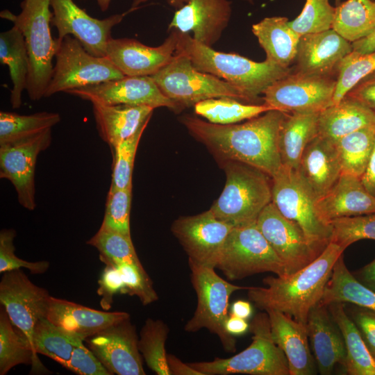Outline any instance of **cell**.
Returning a JSON list of instances; mask_svg holds the SVG:
<instances>
[{
	"label": "cell",
	"mask_w": 375,
	"mask_h": 375,
	"mask_svg": "<svg viewBox=\"0 0 375 375\" xmlns=\"http://www.w3.org/2000/svg\"><path fill=\"white\" fill-rule=\"evenodd\" d=\"M285 114L270 110L240 124H217L190 116L182 122L222 162H243L272 178L283 167L278 138Z\"/></svg>",
	"instance_id": "6da1fadb"
},
{
	"label": "cell",
	"mask_w": 375,
	"mask_h": 375,
	"mask_svg": "<svg viewBox=\"0 0 375 375\" xmlns=\"http://www.w3.org/2000/svg\"><path fill=\"white\" fill-rule=\"evenodd\" d=\"M344 249L329 242L322 253L300 270L283 276H267L266 287H249V299L265 311L273 309L306 324L311 309L319 303L333 268Z\"/></svg>",
	"instance_id": "7a4b0ae2"
},
{
	"label": "cell",
	"mask_w": 375,
	"mask_h": 375,
	"mask_svg": "<svg viewBox=\"0 0 375 375\" xmlns=\"http://www.w3.org/2000/svg\"><path fill=\"white\" fill-rule=\"evenodd\" d=\"M176 50L186 54L198 71L222 78L238 88L250 102L256 101L270 85L292 70L267 59L255 62L236 53L217 51L179 31Z\"/></svg>",
	"instance_id": "3957f363"
},
{
	"label": "cell",
	"mask_w": 375,
	"mask_h": 375,
	"mask_svg": "<svg viewBox=\"0 0 375 375\" xmlns=\"http://www.w3.org/2000/svg\"><path fill=\"white\" fill-rule=\"evenodd\" d=\"M21 7L18 15L6 10L0 15L11 21L24 38L30 62L26 90L30 99L38 101L44 97L51 81L56 49L50 31V0H24Z\"/></svg>",
	"instance_id": "277c9868"
},
{
	"label": "cell",
	"mask_w": 375,
	"mask_h": 375,
	"mask_svg": "<svg viewBox=\"0 0 375 375\" xmlns=\"http://www.w3.org/2000/svg\"><path fill=\"white\" fill-rule=\"evenodd\" d=\"M222 163L226 176L225 186L210 210L217 219L233 227L256 222L272 202L271 177L243 162Z\"/></svg>",
	"instance_id": "5b68a950"
},
{
	"label": "cell",
	"mask_w": 375,
	"mask_h": 375,
	"mask_svg": "<svg viewBox=\"0 0 375 375\" xmlns=\"http://www.w3.org/2000/svg\"><path fill=\"white\" fill-rule=\"evenodd\" d=\"M249 328L252 342L238 354L188 364L203 375H290L285 354L273 340L267 313H258Z\"/></svg>",
	"instance_id": "8992f818"
},
{
	"label": "cell",
	"mask_w": 375,
	"mask_h": 375,
	"mask_svg": "<svg viewBox=\"0 0 375 375\" xmlns=\"http://www.w3.org/2000/svg\"><path fill=\"white\" fill-rule=\"evenodd\" d=\"M151 76L163 94L172 100L180 110L212 98L231 97L250 102L247 96L231 83L196 69L189 57L177 50L172 60Z\"/></svg>",
	"instance_id": "52a82bcc"
},
{
	"label": "cell",
	"mask_w": 375,
	"mask_h": 375,
	"mask_svg": "<svg viewBox=\"0 0 375 375\" xmlns=\"http://www.w3.org/2000/svg\"><path fill=\"white\" fill-rule=\"evenodd\" d=\"M191 282L197 297V304L192 318L184 329L194 333L206 328L219 338L224 350L235 352L236 341L225 328L228 317L230 296L235 292L249 287L233 285L221 278L215 268L189 262Z\"/></svg>",
	"instance_id": "ba28073f"
},
{
	"label": "cell",
	"mask_w": 375,
	"mask_h": 375,
	"mask_svg": "<svg viewBox=\"0 0 375 375\" xmlns=\"http://www.w3.org/2000/svg\"><path fill=\"white\" fill-rule=\"evenodd\" d=\"M217 268L231 281L256 274H287L285 266L265 239L256 222L233 227Z\"/></svg>",
	"instance_id": "9c48e42d"
},
{
	"label": "cell",
	"mask_w": 375,
	"mask_h": 375,
	"mask_svg": "<svg viewBox=\"0 0 375 375\" xmlns=\"http://www.w3.org/2000/svg\"><path fill=\"white\" fill-rule=\"evenodd\" d=\"M56 41V63L44 97L124 76L107 56L90 54L72 35Z\"/></svg>",
	"instance_id": "30bf717a"
},
{
	"label": "cell",
	"mask_w": 375,
	"mask_h": 375,
	"mask_svg": "<svg viewBox=\"0 0 375 375\" xmlns=\"http://www.w3.org/2000/svg\"><path fill=\"white\" fill-rule=\"evenodd\" d=\"M272 202L285 217L297 224L310 243L322 253L331 240V226L319 217L315 200L294 170L283 166L272 178Z\"/></svg>",
	"instance_id": "8fae6325"
},
{
	"label": "cell",
	"mask_w": 375,
	"mask_h": 375,
	"mask_svg": "<svg viewBox=\"0 0 375 375\" xmlns=\"http://www.w3.org/2000/svg\"><path fill=\"white\" fill-rule=\"evenodd\" d=\"M337 85L333 76L292 72L264 92V103L285 113L320 112L333 105Z\"/></svg>",
	"instance_id": "7c38bea8"
},
{
	"label": "cell",
	"mask_w": 375,
	"mask_h": 375,
	"mask_svg": "<svg viewBox=\"0 0 375 375\" xmlns=\"http://www.w3.org/2000/svg\"><path fill=\"white\" fill-rule=\"evenodd\" d=\"M51 297L47 290L33 283L20 269L3 273L1 304L32 347L35 326L40 319L46 317Z\"/></svg>",
	"instance_id": "4fadbf2b"
},
{
	"label": "cell",
	"mask_w": 375,
	"mask_h": 375,
	"mask_svg": "<svg viewBox=\"0 0 375 375\" xmlns=\"http://www.w3.org/2000/svg\"><path fill=\"white\" fill-rule=\"evenodd\" d=\"M233 227L208 210L199 215L179 217L174 222L172 231L188 254L189 262L217 268Z\"/></svg>",
	"instance_id": "5bb4252c"
},
{
	"label": "cell",
	"mask_w": 375,
	"mask_h": 375,
	"mask_svg": "<svg viewBox=\"0 0 375 375\" xmlns=\"http://www.w3.org/2000/svg\"><path fill=\"white\" fill-rule=\"evenodd\" d=\"M51 129L17 142L0 145V178L14 186L19 204L28 210L36 206L35 171L37 158L51 142Z\"/></svg>",
	"instance_id": "9a60e30c"
},
{
	"label": "cell",
	"mask_w": 375,
	"mask_h": 375,
	"mask_svg": "<svg viewBox=\"0 0 375 375\" xmlns=\"http://www.w3.org/2000/svg\"><path fill=\"white\" fill-rule=\"evenodd\" d=\"M256 224L283 262L288 275L303 268L322 253L310 243L302 228L285 217L272 202L260 212Z\"/></svg>",
	"instance_id": "2e32d148"
},
{
	"label": "cell",
	"mask_w": 375,
	"mask_h": 375,
	"mask_svg": "<svg viewBox=\"0 0 375 375\" xmlns=\"http://www.w3.org/2000/svg\"><path fill=\"white\" fill-rule=\"evenodd\" d=\"M50 6L51 24L56 28L58 38L72 35L90 54L106 56L112 28L122 22L124 13L99 19L90 16L73 0H50Z\"/></svg>",
	"instance_id": "e0dca14e"
},
{
	"label": "cell",
	"mask_w": 375,
	"mask_h": 375,
	"mask_svg": "<svg viewBox=\"0 0 375 375\" xmlns=\"http://www.w3.org/2000/svg\"><path fill=\"white\" fill-rule=\"evenodd\" d=\"M67 93L92 103L147 106L154 109L167 107L174 110H180L172 100L163 94L150 76H124L121 78L71 90Z\"/></svg>",
	"instance_id": "ac0fdd59"
},
{
	"label": "cell",
	"mask_w": 375,
	"mask_h": 375,
	"mask_svg": "<svg viewBox=\"0 0 375 375\" xmlns=\"http://www.w3.org/2000/svg\"><path fill=\"white\" fill-rule=\"evenodd\" d=\"M85 340L112 374H146L138 347L139 338L130 318L115 323Z\"/></svg>",
	"instance_id": "d6986e66"
},
{
	"label": "cell",
	"mask_w": 375,
	"mask_h": 375,
	"mask_svg": "<svg viewBox=\"0 0 375 375\" xmlns=\"http://www.w3.org/2000/svg\"><path fill=\"white\" fill-rule=\"evenodd\" d=\"M177 42V30L172 31L163 43L156 47L134 39L111 38L106 56L124 76H151L172 60Z\"/></svg>",
	"instance_id": "ffe728a7"
},
{
	"label": "cell",
	"mask_w": 375,
	"mask_h": 375,
	"mask_svg": "<svg viewBox=\"0 0 375 375\" xmlns=\"http://www.w3.org/2000/svg\"><path fill=\"white\" fill-rule=\"evenodd\" d=\"M231 3L228 0H189L175 12L169 29L192 32L195 40L212 47L228 24Z\"/></svg>",
	"instance_id": "44dd1931"
},
{
	"label": "cell",
	"mask_w": 375,
	"mask_h": 375,
	"mask_svg": "<svg viewBox=\"0 0 375 375\" xmlns=\"http://www.w3.org/2000/svg\"><path fill=\"white\" fill-rule=\"evenodd\" d=\"M352 51V43L333 28L304 34L299 38L292 70L316 76L337 75L338 65Z\"/></svg>",
	"instance_id": "7402d4cb"
},
{
	"label": "cell",
	"mask_w": 375,
	"mask_h": 375,
	"mask_svg": "<svg viewBox=\"0 0 375 375\" xmlns=\"http://www.w3.org/2000/svg\"><path fill=\"white\" fill-rule=\"evenodd\" d=\"M294 172L315 201L322 197L342 174L335 143L317 135L305 147Z\"/></svg>",
	"instance_id": "603a6c76"
},
{
	"label": "cell",
	"mask_w": 375,
	"mask_h": 375,
	"mask_svg": "<svg viewBox=\"0 0 375 375\" xmlns=\"http://www.w3.org/2000/svg\"><path fill=\"white\" fill-rule=\"evenodd\" d=\"M265 312L273 340L287 359L290 375L314 374L316 363L310 351L306 324L276 310Z\"/></svg>",
	"instance_id": "cb8c5ba5"
},
{
	"label": "cell",
	"mask_w": 375,
	"mask_h": 375,
	"mask_svg": "<svg viewBox=\"0 0 375 375\" xmlns=\"http://www.w3.org/2000/svg\"><path fill=\"white\" fill-rule=\"evenodd\" d=\"M306 328L319 372L328 375L337 364L344 367L346 359L344 338L327 306L318 303L311 309Z\"/></svg>",
	"instance_id": "d4e9b609"
},
{
	"label": "cell",
	"mask_w": 375,
	"mask_h": 375,
	"mask_svg": "<svg viewBox=\"0 0 375 375\" xmlns=\"http://www.w3.org/2000/svg\"><path fill=\"white\" fill-rule=\"evenodd\" d=\"M315 204L319 217L328 225L337 218L375 213V197L365 189L360 178L342 173Z\"/></svg>",
	"instance_id": "484cf974"
},
{
	"label": "cell",
	"mask_w": 375,
	"mask_h": 375,
	"mask_svg": "<svg viewBox=\"0 0 375 375\" xmlns=\"http://www.w3.org/2000/svg\"><path fill=\"white\" fill-rule=\"evenodd\" d=\"M46 318L83 340L109 326L130 318L126 312H106L51 297Z\"/></svg>",
	"instance_id": "4316f807"
},
{
	"label": "cell",
	"mask_w": 375,
	"mask_h": 375,
	"mask_svg": "<svg viewBox=\"0 0 375 375\" xmlns=\"http://www.w3.org/2000/svg\"><path fill=\"white\" fill-rule=\"evenodd\" d=\"M92 104L98 133L110 148L148 124L154 110L147 106Z\"/></svg>",
	"instance_id": "83f0119b"
},
{
	"label": "cell",
	"mask_w": 375,
	"mask_h": 375,
	"mask_svg": "<svg viewBox=\"0 0 375 375\" xmlns=\"http://www.w3.org/2000/svg\"><path fill=\"white\" fill-rule=\"evenodd\" d=\"M375 125V112L346 95L319 114L318 135L333 142L362 128Z\"/></svg>",
	"instance_id": "f1b7e54d"
},
{
	"label": "cell",
	"mask_w": 375,
	"mask_h": 375,
	"mask_svg": "<svg viewBox=\"0 0 375 375\" xmlns=\"http://www.w3.org/2000/svg\"><path fill=\"white\" fill-rule=\"evenodd\" d=\"M288 22L285 17H269L252 26L266 59L285 68L294 62L300 38Z\"/></svg>",
	"instance_id": "f546056e"
},
{
	"label": "cell",
	"mask_w": 375,
	"mask_h": 375,
	"mask_svg": "<svg viewBox=\"0 0 375 375\" xmlns=\"http://www.w3.org/2000/svg\"><path fill=\"white\" fill-rule=\"evenodd\" d=\"M319 114H285L279 128L278 138L283 167L297 171L305 147L318 135Z\"/></svg>",
	"instance_id": "4dcf8cb0"
},
{
	"label": "cell",
	"mask_w": 375,
	"mask_h": 375,
	"mask_svg": "<svg viewBox=\"0 0 375 375\" xmlns=\"http://www.w3.org/2000/svg\"><path fill=\"white\" fill-rule=\"evenodd\" d=\"M328 310L340 330L346 348L344 368L349 375H375V358L369 351L358 328L348 315L344 303H332Z\"/></svg>",
	"instance_id": "1f68e13d"
},
{
	"label": "cell",
	"mask_w": 375,
	"mask_h": 375,
	"mask_svg": "<svg viewBox=\"0 0 375 375\" xmlns=\"http://www.w3.org/2000/svg\"><path fill=\"white\" fill-rule=\"evenodd\" d=\"M0 62L8 66L12 83L10 103L12 108L22 105V94L26 89L30 62L24 38L13 26L0 34Z\"/></svg>",
	"instance_id": "d6a6232c"
},
{
	"label": "cell",
	"mask_w": 375,
	"mask_h": 375,
	"mask_svg": "<svg viewBox=\"0 0 375 375\" xmlns=\"http://www.w3.org/2000/svg\"><path fill=\"white\" fill-rule=\"evenodd\" d=\"M350 303L375 311V292L359 282L347 269L342 255L334 265L320 304Z\"/></svg>",
	"instance_id": "836d02e7"
},
{
	"label": "cell",
	"mask_w": 375,
	"mask_h": 375,
	"mask_svg": "<svg viewBox=\"0 0 375 375\" xmlns=\"http://www.w3.org/2000/svg\"><path fill=\"white\" fill-rule=\"evenodd\" d=\"M353 43L375 29V1L347 0L335 7L332 28Z\"/></svg>",
	"instance_id": "e575fe53"
},
{
	"label": "cell",
	"mask_w": 375,
	"mask_h": 375,
	"mask_svg": "<svg viewBox=\"0 0 375 375\" xmlns=\"http://www.w3.org/2000/svg\"><path fill=\"white\" fill-rule=\"evenodd\" d=\"M342 173L361 178L375 144V125L352 132L334 142Z\"/></svg>",
	"instance_id": "d590c367"
},
{
	"label": "cell",
	"mask_w": 375,
	"mask_h": 375,
	"mask_svg": "<svg viewBox=\"0 0 375 375\" xmlns=\"http://www.w3.org/2000/svg\"><path fill=\"white\" fill-rule=\"evenodd\" d=\"M5 308L0 310V374L20 364L35 365L39 360L28 338L14 328Z\"/></svg>",
	"instance_id": "8d00e7d4"
},
{
	"label": "cell",
	"mask_w": 375,
	"mask_h": 375,
	"mask_svg": "<svg viewBox=\"0 0 375 375\" xmlns=\"http://www.w3.org/2000/svg\"><path fill=\"white\" fill-rule=\"evenodd\" d=\"M77 335L54 325L46 317L40 319L34 328L33 347L67 368L74 349L83 342Z\"/></svg>",
	"instance_id": "74e56055"
},
{
	"label": "cell",
	"mask_w": 375,
	"mask_h": 375,
	"mask_svg": "<svg viewBox=\"0 0 375 375\" xmlns=\"http://www.w3.org/2000/svg\"><path fill=\"white\" fill-rule=\"evenodd\" d=\"M194 112L209 122L217 124H233L256 117L274 110L265 103L249 104L231 97L212 98L194 106Z\"/></svg>",
	"instance_id": "f35d334b"
},
{
	"label": "cell",
	"mask_w": 375,
	"mask_h": 375,
	"mask_svg": "<svg viewBox=\"0 0 375 375\" xmlns=\"http://www.w3.org/2000/svg\"><path fill=\"white\" fill-rule=\"evenodd\" d=\"M60 121L56 112H40L31 115H19L0 112V145L28 138L48 129Z\"/></svg>",
	"instance_id": "ab89813d"
},
{
	"label": "cell",
	"mask_w": 375,
	"mask_h": 375,
	"mask_svg": "<svg viewBox=\"0 0 375 375\" xmlns=\"http://www.w3.org/2000/svg\"><path fill=\"white\" fill-rule=\"evenodd\" d=\"M169 331L162 320L149 318L140 333L139 350L147 365L158 375H171L165 351Z\"/></svg>",
	"instance_id": "60d3db41"
},
{
	"label": "cell",
	"mask_w": 375,
	"mask_h": 375,
	"mask_svg": "<svg viewBox=\"0 0 375 375\" xmlns=\"http://www.w3.org/2000/svg\"><path fill=\"white\" fill-rule=\"evenodd\" d=\"M375 71V51L360 53L352 51L337 68V85L333 105L340 101L363 78Z\"/></svg>",
	"instance_id": "b9f144b4"
},
{
	"label": "cell",
	"mask_w": 375,
	"mask_h": 375,
	"mask_svg": "<svg viewBox=\"0 0 375 375\" xmlns=\"http://www.w3.org/2000/svg\"><path fill=\"white\" fill-rule=\"evenodd\" d=\"M87 244L94 247L99 251L100 259L105 264L124 262L143 267L131 238L120 233L99 228Z\"/></svg>",
	"instance_id": "7bdbcfd3"
},
{
	"label": "cell",
	"mask_w": 375,
	"mask_h": 375,
	"mask_svg": "<svg viewBox=\"0 0 375 375\" xmlns=\"http://www.w3.org/2000/svg\"><path fill=\"white\" fill-rule=\"evenodd\" d=\"M330 242L344 250L360 240H375V213L344 217L331 220Z\"/></svg>",
	"instance_id": "ee69618b"
},
{
	"label": "cell",
	"mask_w": 375,
	"mask_h": 375,
	"mask_svg": "<svg viewBox=\"0 0 375 375\" xmlns=\"http://www.w3.org/2000/svg\"><path fill=\"white\" fill-rule=\"evenodd\" d=\"M131 197L132 188L119 189L110 187L101 229L116 232L131 238L130 231Z\"/></svg>",
	"instance_id": "f6af8a7d"
},
{
	"label": "cell",
	"mask_w": 375,
	"mask_h": 375,
	"mask_svg": "<svg viewBox=\"0 0 375 375\" xmlns=\"http://www.w3.org/2000/svg\"><path fill=\"white\" fill-rule=\"evenodd\" d=\"M147 126L144 125L133 135L111 148L113 156L111 187L119 189L132 188L135 156Z\"/></svg>",
	"instance_id": "bcb514c9"
},
{
	"label": "cell",
	"mask_w": 375,
	"mask_h": 375,
	"mask_svg": "<svg viewBox=\"0 0 375 375\" xmlns=\"http://www.w3.org/2000/svg\"><path fill=\"white\" fill-rule=\"evenodd\" d=\"M334 14L329 0H306L301 13L288 24L299 36L317 33L332 28Z\"/></svg>",
	"instance_id": "7dc6e473"
},
{
	"label": "cell",
	"mask_w": 375,
	"mask_h": 375,
	"mask_svg": "<svg viewBox=\"0 0 375 375\" xmlns=\"http://www.w3.org/2000/svg\"><path fill=\"white\" fill-rule=\"evenodd\" d=\"M115 266L121 273L125 287V294L138 297L143 306L158 299L153 283L143 267L118 262L106 264Z\"/></svg>",
	"instance_id": "c3c4849f"
},
{
	"label": "cell",
	"mask_w": 375,
	"mask_h": 375,
	"mask_svg": "<svg viewBox=\"0 0 375 375\" xmlns=\"http://www.w3.org/2000/svg\"><path fill=\"white\" fill-rule=\"evenodd\" d=\"M16 232L13 229H3L0 233V272L18 269L22 267L28 269L32 274H43L49 267L46 260L28 262L15 254L14 240Z\"/></svg>",
	"instance_id": "681fc988"
},
{
	"label": "cell",
	"mask_w": 375,
	"mask_h": 375,
	"mask_svg": "<svg viewBox=\"0 0 375 375\" xmlns=\"http://www.w3.org/2000/svg\"><path fill=\"white\" fill-rule=\"evenodd\" d=\"M66 369L79 375H112L83 342L74 349Z\"/></svg>",
	"instance_id": "f907efd6"
},
{
	"label": "cell",
	"mask_w": 375,
	"mask_h": 375,
	"mask_svg": "<svg viewBox=\"0 0 375 375\" xmlns=\"http://www.w3.org/2000/svg\"><path fill=\"white\" fill-rule=\"evenodd\" d=\"M99 285L97 293L102 297L101 303L105 309L110 308L115 294H125V287L121 273L114 265H106L99 281Z\"/></svg>",
	"instance_id": "816d5d0a"
},
{
	"label": "cell",
	"mask_w": 375,
	"mask_h": 375,
	"mask_svg": "<svg viewBox=\"0 0 375 375\" xmlns=\"http://www.w3.org/2000/svg\"><path fill=\"white\" fill-rule=\"evenodd\" d=\"M351 318L358 328L369 351L375 358V311L356 306Z\"/></svg>",
	"instance_id": "f5cc1de1"
},
{
	"label": "cell",
	"mask_w": 375,
	"mask_h": 375,
	"mask_svg": "<svg viewBox=\"0 0 375 375\" xmlns=\"http://www.w3.org/2000/svg\"><path fill=\"white\" fill-rule=\"evenodd\" d=\"M346 95L357 99L375 112V71L360 81Z\"/></svg>",
	"instance_id": "db71d44e"
},
{
	"label": "cell",
	"mask_w": 375,
	"mask_h": 375,
	"mask_svg": "<svg viewBox=\"0 0 375 375\" xmlns=\"http://www.w3.org/2000/svg\"><path fill=\"white\" fill-rule=\"evenodd\" d=\"M167 360L171 375H203L173 354L168 353Z\"/></svg>",
	"instance_id": "11a10c76"
},
{
	"label": "cell",
	"mask_w": 375,
	"mask_h": 375,
	"mask_svg": "<svg viewBox=\"0 0 375 375\" xmlns=\"http://www.w3.org/2000/svg\"><path fill=\"white\" fill-rule=\"evenodd\" d=\"M360 180L365 189L375 197V144L367 167Z\"/></svg>",
	"instance_id": "9f6ffc18"
},
{
	"label": "cell",
	"mask_w": 375,
	"mask_h": 375,
	"mask_svg": "<svg viewBox=\"0 0 375 375\" xmlns=\"http://www.w3.org/2000/svg\"><path fill=\"white\" fill-rule=\"evenodd\" d=\"M353 276L362 284L375 292V259L358 270Z\"/></svg>",
	"instance_id": "6f0895ef"
},
{
	"label": "cell",
	"mask_w": 375,
	"mask_h": 375,
	"mask_svg": "<svg viewBox=\"0 0 375 375\" xmlns=\"http://www.w3.org/2000/svg\"><path fill=\"white\" fill-rule=\"evenodd\" d=\"M250 324L246 319L231 314L225 323L226 331L232 335H238L245 333L249 328Z\"/></svg>",
	"instance_id": "680465c9"
},
{
	"label": "cell",
	"mask_w": 375,
	"mask_h": 375,
	"mask_svg": "<svg viewBox=\"0 0 375 375\" xmlns=\"http://www.w3.org/2000/svg\"><path fill=\"white\" fill-rule=\"evenodd\" d=\"M353 51L367 53L375 51V29L367 37L352 43Z\"/></svg>",
	"instance_id": "91938a15"
},
{
	"label": "cell",
	"mask_w": 375,
	"mask_h": 375,
	"mask_svg": "<svg viewBox=\"0 0 375 375\" xmlns=\"http://www.w3.org/2000/svg\"><path fill=\"white\" fill-rule=\"evenodd\" d=\"M252 311L251 304L249 301L238 300L232 304L231 314L247 319L251 317Z\"/></svg>",
	"instance_id": "94428289"
},
{
	"label": "cell",
	"mask_w": 375,
	"mask_h": 375,
	"mask_svg": "<svg viewBox=\"0 0 375 375\" xmlns=\"http://www.w3.org/2000/svg\"><path fill=\"white\" fill-rule=\"evenodd\" d=\"M148 0H134L133 2L132 7H136L141 3H144ZM169 4L172 6L179 9L183 7L185 3L188 2L189 0H167Z\"/></svg>",
	"instance_id": "6125c7cd"
},
{
	"label": "cell",
	"mask_w": 375,
	"mask_h": 375,
	"mask_svg": "<svg viewBox=\"0 0 375 375\" xmlns=\"http://www.w3.org/2000/svg\"><path fill=\"white\" fill-rule=\"evenodd\" d=\"M101 10L106 11L108 9L111 0H95Z\"/></svg>",
	"instance_id": "be15d7a7"
},
{
	"label": "cell",
	"mask_w": 375,
	"mask_h": 375,
	"mask_svg": "<svg viewBox=\"0 0 375 375\" xmlns=\"http://www.w3.org/2000/svg\"><path fill=\"white\" fill-rule=\"evenodd\" d=\"M335 3L336 5H338L339 3H340V0H335Z\"/></svg>",
	"instance_id": "e7e4bbea"
},
{
	"label": "cell",
	"mask_w": 375,
	"mask_h": 375,
	"mask_svg": "<svg viewBox=\"0 0 375 375\" xmlns=\"http://www.w3.org/2000/svg\"><path fill=\"white\" fill-rule=\"evenodd\" d=\"M243 1H248V2L251 3H253V0H243Z\"/></svg>",
	"instance_id": "03108f58"
}]
</instances>
